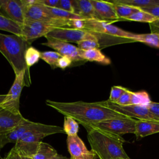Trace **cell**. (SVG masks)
<instances>
[{
	"label": "cell",
	"instance_id": "6da1fadb",
	"mask_svg": "<svg viewBox=\"0 0 159 159\" xmlns=\"http://www.w3.org/2000/svg\"><path fill=\"white\" fill-rule=\"evenodd\" d=\"M45 103L65 116L72 117L84 127L94 125L111 119L128 117L104 106L100 101L64 102L47 99Z\"/></svg>",
	"mask_w": 159,
	"mask_h": 159
},
{
	"label": "cell",
	"instance_id": "7a4b0ae2",
	"mask_svg": "<svg viewBox=\"0 0 159 159\" xmlns=\"http://www.w3.org/2000/svg\"><path fill=\"white\" fill-rule=\"evenodd\" d=\"M84 127L91 150L99 159H130L123 148L125 140L122 136L93 126Z\"/></svg>",
	"mask_w": 159,
	"mask_h": 159
},
{
	"label": "cell",
	"instance_id": "3957f363",
	"mask_svg": "<svg viewBox=\"0 0 159 159\" xmlns=\"http://www.w3.org/2000/svg\"><path fill=\"white\" fill-rule=\"evenodd\" d=\"M29 43L22 37L0 33V52L8 61L16 75L25 73V85L31 84L29 68L25 61V53Z\"/></svg>",
	"mask_w": 159,
	"mask_h": 159
},
{
	"label": "cell",
	"instance_id": "277c9868",
	"mask_svg": "<svg viewBox=\"0 0 159 159\" xmlns=\"http://www.w3.org/2000/svg\"><path fill=\"white\" fill-rule=\"evenodd\" d=\"M59 133L65 134L61 127L39 123L35 128L25 133L15 143L13 148L20 155L31 158L37 153L43 138Z\"/></svg>",
	"mask_w": 159,
	"mask_h": 159
},
{
	"label": "cell",
	"instance_id": "5b68a950",
	"mask_svg": "<svg viewBox=\"0 0 159 159\" xmlns=\"http://www.w3.org/2000/svg\"><path fill=\"white\" fill-rule=\"evenodd\" d=\"M83 29L96 35L104 34L132 40L136 35V34L122 30L112 25V23L97 19H84Z\"/></svg>",
	"mask_w": 159,
	"mask_h": 159
},
{
	"label": "cell",
	"instance_id": "8992f818",
	"mask_svg": "<svg viewBox=\"0 0 159 159\" xmlns=\"http://www.w3.org/2000/svg\"><path fill=\"white\" fill-rule=\"evenodd\" d=\"M45 36L68 43H78L84 40H99L98 35L86 30L74 28H55Z\"/></svg>",
	"mask_w": 159,
	"mask_h": 159
},
{
	"label": "cell",
	"instance_id": "52a82bcc",
	"mask_svg": "<svg viewBox=\"0 0 159 159\" xmlns=\"http://www.w3.org/2000/svg\"><path fill=\"white\" fill-rule=\"evenodd\" d=\"M136 120L137 119L130 117L111 119L102 121L91 126L115 135L122 136L126 134H135Z\"/></svg>",
	"mask_w": 159,
	"mask_h": 159
},
{
	"label": "cell",
	"instance_id": "ba28073f",
	"mask_svg": "<svg viewBox=\"0 0 159 159\" xmlns=\"http://www.w3.org/2000/svg\"><path fill=\"white\" fill-rule=\"evenodd\" d=\"M100 102L104 106L128 117L135 119L150 120L159 122V119L149 111L147 106L132 104L127 106H119L116 103L109 102L108 100L102 101Z\"/></svg>",
	"mask_w": 159,
	"mask_h": 159
},
{
	"label": "cell",
	"instance_id": "9c48e42d",
	"mask_svg": "<svg viewBox=\"0 0 159 159\" xmlns=\"http://www.w3.org/2000/svg\"><path fill=\"white\" fill-rule=\"evenodd\" d=\"M25 73L21 71L16 75L14 83L0 106L15 113L20 112V97L23 87L25 85Z\"/></svg>",
	"mask_w": 159,
	"mask_h": 159
},
{
	"label": "cell",
	"instance_id": "30bf717a",
	"mask_svg": "<svg viewBox=\"0 0 159 159\" xmlns=\"http://www.w3.org/2000/svg\"><path fill=\"white\" fill-rule=\"evenodd\" d=\"M22 2L26 20L50 24L53 17H52L45 6L39 3L38 0H22Z\"/></svg>",
	"mask_w": 159,
	"mask_h": 159
},
{
	"label": "cell",
	"instance_id": "8fae6325",
	"mask_svg": "<svg viewBox=\"0 0 159 159\" xmlns=\"http://www.w3.org/2000/svg\"><path fill=\"white\" fill-rule=\"evenodd\" d=\"M20 26L22 32V37L30 45L37 39L45 37L55 28L45 22L26 19L24 24H20Z\"/></svg>",
	"mask_w": 159,
	"mask_h": 159
},
{
	"label": "cell",
	"instance_id": "7c38bea8",
	"mask_svg": "<svg viewBox=\"0 0 159 159\" xmlns=\"http://www.w3.org/2000/svg\"><path fill=\"white\" fill-rule=\"evenodd\" d=\"M0 13L19 25L25 20L22 0H0Z\"/></svg>",
	"mask_w": 159,
	"mask_h": 159
},
{
	"label": "cell",
	"instance_id": "4fadbf2b",
	"mask_svg": "<svg viewBox=\"0 0 159 159\" xmlns=\"http://www.w3.org/2000/svg\"><path fill=\"white\" fill-rule=\"evenodd\" d=\"M47 42L42 43L41 44L51 48H53L55 52H58L61 56H66L69 57L72 61H83L80 55V49L68 42L58 40L48 37H45Z\"/></svg>",
	"mask_w": 159,
	"mask_h": 159
},
{
	"label": "cell",
	"instance_id": "5bb4252c",
	"mask_svg": "<svg viewBox=\"0 0 159 159\" xmlns=\"http://www.w3.org/2000/svg\"><path fill=\"white\" fill-rule=\"evenodd\" d=\"M39 123L24 119L12 130L0 134V147H3L9 143H16L25 133L35 128Z\"/></svg>",
	"mask_w": 159,
	"mask_h": 159
},
{
	"label": "cell",
	"instance_id": "9a60e30c",
	"mask_svg": "<svg viewBox=\"0 0 159 159\" xmlns=\"http://www.w3.org/2000/svg\"><path fill=\"white\" fill-rule=\"evenodd\" d=\"M66 143L71 157L80 159H96L97 158L91 150L87 149L84 142L78 135L67 136Z\"/></svg>",
	"mask_w": 159,
	"mask_h": 159
},
{
	"label": "cell",
	"instance_id": "2e32d148",
	"mask_svg": "<svg viewBox=\"0 0 159 159\" xmlns=\"http://www.w3.org/2000/svg\"><path fill=\"white\" fill-rule=\"evenodd\" d=\"M90 1L93 6L97 20L110 23L120 20L116 15L114 4L109 1Z\"/></svg>",
	"mask_w": 159,
	"mask_h": 159
},
{
	"label": "cell",
	"instance_id": "e0dca14e",
	"mask_svg": "<svg viewBox=\"0 0 159 159\" xmlns=\"http://www.w3.org/2000/svg\"><path fill=\"white\" fill-rule=\"evenodd\" d=\"M24 119L20 113H15L0 106V134L12 130Z\"/></svg>",
	"mask_w": 159,
	"mask_h": 159
},
{
	"label": "cell",
	"instance_id": "ac0fdd59",
	"mask_svg": "<svg viewBox=\"0 0 159 159\" xmlns=\"http://www.w3.org/2000/svg\"><path fill=\"white\" fill-rule=\"evenodd\" d=\"M159 132V122L150 120L137 119L135 135L137 140Z\"/></svg>",
	"mask_w": 159,
	"mask_h": 159
},
{
	"label": "cell",
	"instance_id": "d6986e66",
	"mask_svg": "<svg viewBox=\"0 0 159 159\" xmlns=\"http://www.w3.org/2000/svg\"><path fill=\"white\" fill-rule=\"evenodd\" d=\"M74 14L84 19H96L94 9L90 0H72Z\"/></svg>",
	"mask_w": 159,
	"mask_h": 159
},
{
	"label": "cell",
	"instance_id": "ffe728a7",
	"mask_svg": "<svg viewBox=\"0 0 159 159\" xmlns=\"http://www.w3.org/2000/svg\"><path fill=\"white\" fill-rule=\"evenodd\" d=\"M80 55L83 60L96 61L102 65H109L111 62L110 58L103 54L99 48H93L87 50H80Z\"/></svg>",
	"mask_w": 159,
	"mask_h": 159
},
{
	"label": "cell",
	"instance_id": "44dd1931",
	"mask_svg": "<svg viewBox=\"0 0 159 159\" xmlns=\"http://www.w3.org/2000/svg\"><path fill=\"white\" fill-rule=\"evenodd\" d=\"M0 30L9 32L14 35L22 37L20 26L17 23L6 17L0 13Z\"/></svg>",
	"mask_w": 159,
	"mask_h": 159
},
{
	"label": "cell",
	"instance_id": "7402d4cb",
	"mask_svg": "<svg viewBox=\"0 0 159 159\" xmlns=\"http://www.w3.org/2000/svg\"><path fill=\"white\" fill-rule=\"evenodd\" d=\"M58 154L57 150L48 143L41 142L37 153L31 159H52Z\"/></svg>",
	"mask_w": 159,
	"mask_h": 159
},
{
	"label": "cell",
	"instance_id": "603a6c76",
	"mask_svg": "<svg viewBox=\"0 0 159 159\" xmlns=\"http://www.w3.org/2000/svg\"><path fill=\"white\" fill-rule=\"evenodd\" d=\"M109 1L113 3L122 4L139 9L153 6H159V0H113Z\"/></svg>",
	"mask_w": 159,
	"mask_h": 159
},
{
	"label": "cell",
	"instance_id": "cb8c5ba5",
	"mask_svg": "<svg viewBox=\"0 0 159 159\" xmlns=\"http://www.w3.org/2000/svg\"><path fill=\"white\" fill-rule=\"evenodd\" d=\"M112 3L114 4V7L116 15L120 20H125L126 18L129 17L132 14H133L134 13L140 10V9L139 8L131 7L127 5L113 3V2Z\"/></svg>",
	"mask_w": 159,
	"mask_h": 159
},
{
	"label": "cell",
	"instance_id": "d4e9b609",
	"mask_svg": "<svg viewBox=\"0 0 159 159\" xmlns=\"http://www.w3.org/2000/svg\"><path fill=\"white\" fill-rule=\"evenodd\" d=\"M152 101L150 100L148 93L145 91H140L137 92L131 91L130 104L147 106Z\"/></svg>",
	"mask_w": 159,
	"mask_h": 159
},
{
	"label": "cell",
	"instance_id": "484cf974",
	"mask_svg": "<svg viewBox=\"0 0 159 159\" xmlns=\"http://www.w3.org/2000/svg\"><path fill=\"white\" fill-rule=\"evenodd\" d=\"M133 40L134 42H140L149 46L159 48V37L157 35L152 33L136 34Z\"/></svg>",
	"mask_w": 159,
	"mask_h": 159
},
{
	"label": "cell",
	"instance_id": "4316f807",
	"mask_svg": "<svg viewBox=\"0 0 159 159\" xmlns=\"http://www.w3.org/2000/svg\"><path fill=\"white\" fill-rule=\"evenodd\" d=\"M47 7L48 11L53 18H60L66 20H73V19H84L80 16L76 15L73 13H71L65 11L63 9L57 7Z\"/></svg>",
	"mask_w": 159,
	"mask_h": 159
},
{
	"label": "cell",
	"instance_id": "83f0119b",
	"mask_svg": "<svg viewBox=\"0 0 159 159\" xmlns=\"http://www.w3.org/2000/svg\"><path fill=\"white\" fill-rule=\"evenodd\" d=\"M63 129L67 136L76 135L79 130V124L72 117L65 116Z\"/></svg>",
	"mask_w": 159,
	"mask_h": 159
},
{
	"label": "cell",
	"instance_id": "f1b7e54d",
	"mask_svg": "<svg viewBox=\"0 0 159 159\" xmlns=\"http://www.w3.org/2000/svg\"><path fill=\"white\" fill-rule=\"evenodd\" d=\"M157 19H157L155 17L153 16L152 15L140 9L137 12L132 14L129 17L126 18L125 20L136 21V22H148V24H150L153 22Z\"/></svg>",
	"mask_w": 159,
	"mask_h": 159
},
{
	"label": "cell",
	"instance_id": "f546056e",
	"mask_svg": "<svg viewBox=\"0 0 159 159\" xmlns=\"http://www.w3.org/2000/svg\"><path fill=\"white\" fill-rule=\"evenodd\" d=\"M40 58V52L34 47L29 46L25 53V61L27 66L30 68L37 63Z\"/></svg>",
	"mask_w": 159,
	"mask_h": 159
},
{
	"label": "cell",
	"instance_id": "4dcf8cb0",
	"mask_svg": "<svg viewBox=\"0 0 159 159\" xmlns=\"http://www.w3.org/2000/svg\"><path fill=\"white\" fill-rule=\"evenodd\" d=\"M61 57L55 51H46L40 52V58L50 65L52 68H56V64L58 59Z\"/></svg>",
	"mask_w": 159,
	"mask_h": 159
},
{
	"label": "cell",
	"instance_id": "1f68e13d",
	"mask_svg": "<svg viewBox=\"0 0 159 159\" xmlns=\"http://www.w3.org/2000/svg\"><path fill=\"white\" fill-rule=\"evenodd\" d=\"M126 88L122 86H113L111 87L109 98L108 101L109 102L116 103L119 99L121 95L124 93Z\"/></svg>",
	"mask_w": 159,
	"mask_h": 159
},
{
	"label": "cell",
	"instance_id": "d6a6232c",
	"mask_svg": "<svg viewBox=\"0 0 159 159\" xmlns=\"http://www.w3.org/2000/svg\"><path fill=\"white\" fill-rule=\"evenodd\" d=\"M78 48L80 50H87L93 48H99L100 43L99 40H82L77 43Z\"/></svg>",
	"mask_w": 159,
	"mask_h": 159
},
{
	"label": "cell",
	"instance_id": "836d02e7",
	"mask_svg": "<svg viewBox=\"0 0 159 159\" xmlns=\"http://www.w3.org/2000/svg\"><path fill=\"white\" fill-rule=\"evenodd\" d=\"M130 99H131V91L126 88L124 93L121 95V96L117 101L116 104L119 106L130 105Z\"/></svg>",
	"mask_w": 159,
	"mask_h": 159
},
{
	"label": "cell",
	"instance_id": "e575fe53",
	"mask_svg": "<svg viewBox=\"0 0 159 159\" xmlns=\"http://www.w3.org/2000/svg\"><path fill=\"white\" fill-rule=\"evenodd\" d=\"M57 8L74 14L73 2L71 0H60Z\"/></svg>",
	"mask_w": 159,
	"mask_h": 159
},
{
	"label": "cell",
	"instance_id": "d590c367",
	"mask_svg": "<svg viewBox=\"0 0 159 159\" xmlns=\"http://www.w3.org/2000/svg\"><path fill=\"white\" fill-rule=\"evenodd\" d=\"M72 60L68 57L61 56L56 64V68H60L61 69H65L70 66L72 63Z\"/></svg>",
	"mask_w": 159,
	"mask_h": 159
},
{
	"label": "cell",
	"instance_id": "8d00e7d4",
	"mask_svg": "<svg viewBox=\"0 0 159 159\" xmlns=\"http://www.w3.org/2000/svg\"><path fill=\"white\" fill-rule=\"evenodd\" d=\"M140 9L152 15L157 19H159V6H149L147 7H143Z\"/></svg>",
	"mask_w": 159,
	"mask_h": 159
},
{
	"label": "cell",
	"instance_id": "74e56055",
	"mask_svg": "<svg viewBox=\"0 0 159 159\" xmlns=\"http://www.w3.org/2000/svg\"><path fill=\"white\" fill-rule=\"evenodd\" d=\"M147 107L152 114H153L159 119V102L152 101L147 106Z\"/></svg>",
	"mask_w": 159,
	"mask_h": 159
},
{
	"label": "cell",
	"instance_id": "f35d334b",
	"mask_svg": "<svg viewBox=\"0 0 159 159\" xmlns=\"http://www.w3.org/2000/svg\"><path fill=\"white\" fill-rule=\"evenodd\" d=\"M4 159H31L28 157L20 155L13 148L8 152Z\"/></svg>",
	"mask_w": 159,
	"mask_h": 159
},
{
	"label": "cell",
	"instance_id": "ab89813d",
	"mask_svg": "<svg viewBox=\"0 0 159 159\" xmlns=\"http://www.w3.org/2000/svg\"><path fill=\"white\" fill-rule=\"evenodd\" d=\"M60 0H38V2L48 7H57Z\"/></svg>",
	"mask_w": 159,
	"mask_h": 159
},
{
	"label": "cell",
	"instance_id": "60d3db41",
	"mask_svg": "<svg viewBox=\"0 0 159 159\" xmlns=\"http://www.w3.org/2000/svg\"><path fill=\"white\" fill-rule=\"evenodd\" d=\"M151 33L159 36V19L155 20L152 23L149 24Z\"/></svg>",
	"mask_w": 159,
	"mask_h": 159
},
{
	"label": "cell",
	"instance_id": "b9f144b4",
	"mask_svg": "<svg viewBox=\"0 0 159 159\" xmlns=\"http://www.w3.org/2000/svg\"><path fill=\"white\" fill-rule=\"evenodd\" d=\"M52 159H68L66 157L63 156L60 154H57L55 157H53Z\"/></svg>",
	"mask_w": 159,
	"mask_h": 159
},
{
	"label": "cell",
	"instance_id": "7bdbcfd3",
	"mask_svg": "<svg viewBox=\"0 0 159 159\" xmlns=\"http://www.w3.org/2000/svg\"><path fill=\"white\" fill-rule=\"evenodd\" d=\"M6 94H0V106L4 101V99L6 98Z\"/></svg>",
	"mask_w": 159,
	"mask_h": 159
},
{
	"label": "cell",
	"instance_id": "ee69618b",
	"mask_svg": "<svg viewBox=\"0 0 159 159\" xmlns=\"http://www.w3.org/2000/svg\"><path fill=\"white\" fill-rule=\"evenodd\" d=\"M70 159H80V158H73V157H70Z\"/></svg>",
	"mask_w": 159,
	"mask_h": 159
},
{
	"label": "cell",
	"instance_id": "f6af8a7d",
	"mask_svg": "<svg viewBox=\"0 0 159 159\" xmlns=\"http://www.w3.org/2000/svg\"><path fill=\"white\" fill-rule=\"evenodd\" d=\"M1 159H4V158H1Z\"/></svg>",
	"mask_w": 159,
	"mask_h": 159
},
{
	"label": "cell",
	"instance_id": "bcb514c9",
	"mask_svg": "<svg viewBox=\"0 0 159 159\" xmlns=\"http://www.w3.org/2000/svg\"><path fill=\"white\" fill-rule=\"evenodd\" d=\"M158 37H159V36H158Z\"/></svg>",
	"mask_w": 159,
	"mask_h": 159
},
{
	"label": "cell",
	"instance_id": "7dc6e473",
	"mask_svg": "<svg viewBox=\"0 0 159 159\" xmlns=\"http://www.w3.org/2000/svg\"><path fill=\"white\" fill-rule=\"evenodd\" d=\"M0 148H1V147H0Z\"/></svg>",
	"mask_w": 159,
	"mask_h": 159
}]
</instances>
